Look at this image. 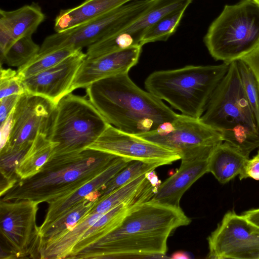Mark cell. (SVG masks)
<instances>
[{"label": "cell", "instance_id": "cell-3", "mask_svg": "<svg viewBox=\"0 0 259 259\" xmlns=\"http://www.w3.org/2000/svg\"><path fill=\"white\" fill-rule=\"evenodd\" d=\"M118 156L86 148L51 158L35 175L19 179L1 200H29L48 203L66 195L106 169Z\"/></svg>", "mask_w": 259, "mask_h": 259}, {"label": "cell", "instance_id": "cell-19", "mask_svg": "<svg viewBox=\"0 0 259 259\" xmlns=\"http://www.w3.org/2000/svg\"><path fill=\"white\" fill-rule=\"evenodd\" d=\"M45 15L35 3L13 11L0 10V27L7 31L14 41L32 36L44 21Z\"/></svg>", "mask_w": 259, "mask_h": 259}, {"label": "cell", "instance_id": "cell-23", "mask_svg": "<svg viewBox=\"0 0 259 259\" xmlns=\"http://www.w3.org/2000/svg\"><path fill=\"white\" fill-rule=\"evenodd\" d=\"M100 197V191H95L68 209L40 233V240L54 239L71 230L89 214Z\"/></svg>", "mask_w": 259, "mask_h": 259}, {"label": "cell", "instance_id": "cell-38", "mask_svg": "<svg viewBox=\"0 0 259 259\" xmlns=\"http://www.w3.org/2000/svg\"><path fill=\"white\" fill-rule=\"evenodd\" d=\"M243 215L250 222L259 227V208L247 210Z\"/></svg>", "mask_w": 259, "mask_h": 259}, {"label": "cell", "instance_id": "cell-20", "mask_svg": "<svg viewBox=\"0 0 259 259\" xmlns=\"http://www.w3.org/2000/svg\"><path fill=\"white\" fill-rule=\"evenodd\" d=\"M104 214L90 212L73 229L52 239L40 240L38 256L41 259L68 258L87 230Z\"/></svg>", "mask_w": 259, "mask_h": 259}, {"label": "cell", "instance_id": "cell-22", "mask_svg": "<svg viewBox=\"0 0 259 259\" xmlns=\"http://www.w3.org/2000/svg\"><path fill=\"white\" fill-rule=\"evenodd\" d=\"M248 159L222 142L215 148L210 156L208 172L211 173L220 183L226 184L241 174Z\"/></svg>", "mask_w": 259, "mask_h": 259}, {"label": "cell", "instance_id": "cell-8", "mask_svg": "<svg viewBox=\"0 0 259 259\" xmlns=\"http://www.w3.org/2000/svg\"><path fill=\"white\" fill-rule=\"evenodd\" d=\"M152 0H134L76 27L47 36L37 55L65 48L82 49L110 33L121 31L139 18Z\"/></svg>", "mask_w": 259, "mask_h": 259}, {"label": "cell", "instance_id": "cell-32", "mask_svg": "<svg viewBox=\"0 0 259 259\" xmlns=\"http://www.w3.org/2000/svg\"><path fill=\"white\" fill-rule=\"evenodd\" d=\"M236 61L244 92L259 130V86L249 67L240 59Z\"/></svg>", "mask_w": 259, "mask_h": 259}, {"label": "cell", "instance_id": "cell-13", "mask_svg": "<svg viewBox=\"0 0 259 259\" xmlns=\"http://www.w3.org/2000/svg\"><path fill=\"white\" fill-rule=\"evenodd\" d=\"M55 106L41 96L26 93L20 96L14 110L10 138L5 147H16L32 142L39 134L48 136Z\"/></svg>", "mask_w": 259, "mask_h": 259}, {"label": "cell", "instance_id": "cell-10", "mask_svg": "<svg viewBox=\"0 0 259 259\" xmlns=\"http://www.w3.org/2000/svg\"><path fill=\"white\" fill-rule=\"evenodd\" d=\"M135 135L175 151L181 158L223 142L220 133L203 123L200 118L182 114L155 130Z\"/></svg>", "mask_w": 259, "mask_h": 259}, {"label": "cell", "instance_id": "cell-26", "mask_svg": "<svg viewBox=\"0 0 259 259\" xmlns=\"http://www.w3.org/2000/svg\"><path fill=\"white\" fill-rule=\"evenodd\" d=\"M147 173L117 188L104 198L98 199L91 212L105 214L120 204L131 200L146 182Z\"/></svg>", "mask_w": 259, "mask_h": 259}, {"label": "cell", "instance_id": "cell-1", "mask_svg": "<svg viewBox=\"0 0 259 259\" xmlns=\"http://www.w3.org/2000/svg\"><path fill=\"white\" fill-rule=\"evenodd\" d=\"M191 220L181 208L151 200L129 208L117 226L74 258H123L164 256L168 238Z\"/></svg>", "mask_w": 259, "mask_h": 259}, {"label": "cell", "instance_id": "cell-4", "mask_svg": "<svg viewBox=\"0 0 259 259\" xmlns=\"http://www.w3.org/2000/svg\"><path fill=\"white\" fill-rule=\"evenodd\" d=\"M200 119L220 133L223 142L248 158L259 147V130L244 92L236 60L230 63Z\"/></svg>", "mask_w": 259, "mask_h": 259}, {"label": "cell", "instance_id": "cell-24", "mask_svg": "<svg viewBox=\"0 0 259 259\" xmlns=\"http://www.w3.org/2000/svg\"><path fill=\"white\" fill-rule=\"evenodd\" d=\"M125 202L114 207L104 214L85 232L79 241L73 247L68 258H74L80 251L97 242L113 229L121 221L127 210L133 206Z\"/></svg>", "mask_w": 259, "mask_h": 259}, {"label": "cell", "instance_id": "cell-18", "mask_svg": "<svg viewBox=\"0 0 259 259\" xmlns=\"http://www.w3.org/2000/svg\"><path fill=\"white\" fill-rule=\"evenodd\" d=\"M134 0H85L80 5L61 10L55 19L54 30L61 32L104 15Z\"/></svg>", "mask_w": 259, "mask_h": 259}, {"label": "cell", "instance_id": "cell-17", "mask_svg": "<svg viewBox=\"0 0 259 259\" xmlns=\"http://www.w3.org/2000/svg\"><path fill=\"white\" fill-rule=\"evenodd\" d=\"M130 161L124 158L117 157L106 169L76 190L48 203L45 219L39 227V234L68 209L87 198L92 193L100 191Z\"/></svg>", "mask_w": 259, "mask_h": 259}, {"label": "cell", "instance_id": "cell-31", "mask_svg": "<svg viewBox=\"0 0 259 259\" xmlns=\"http://www.w3.org/2000/svg\"><path fill=\"white\" fill-rule=\"evenodd\" d=\"M32 142L16 147H5L0 149L1 179L7 180L19 179L16 173V168Z\"/></svg>", "mask_w": 259, "mask_h": 259}, {"label": "cell", "instance_id": "cell-21", "mask_svg": "<svg viewBox=\"0 0 259 259\" xmlns=\"http://www.w3.org/2000/svg\"><path fill=\"white\" fill-rule=\"evenodd\" d=\"M192 1L152 0L149 8L137 20L118 32L106 36L124 34L133 38L136 45H140L141 36L147 29L167 15L187 9Z\"/></svg>", "mask_w": 259, "mask_h": 259}, {"label": "cell", "instance_id": "cell-16", "mask_svg": "<svg viewBox=\"0 0 259 259\" xmlns=\"http://www.w3.org/2000/svg\"><path fill=\"white\" fill-rule=\"evenodd\" d=\"M218 145L197 154L181 157L179 169L161 183L151 200L180 208V200L183 194L197 180L208 172L209 159Z\"/></svg>", "mask_w": 259, "mask_h": 259}, {"label": "cell", "instance_id": "cell-34", "mask_svg": "<svg viewBox=\"0 0 259 259\" xmlns=\"http://www.w3.org/2000/svg\"><path fill=\"white\" fill-rule=\"evenodd\" d=\"M251 178L259 181V150L251 159H248L239 175L240 180Z\"/></svg>", "mask_w": 259, "mask_h": 259}, {"label": "cell", "instance_id": "cell-39", "mask_svg": "<svg viewBox=\"0 0 259 259\" xmlns=\"http://www.w3.org/2000/svg\"><path fill=\"white\" fill-rule=\"evenodd\" d=\"M171 258L173 259H188L190 258V257L188 254L185 252L177 251L175 252L171 255Z\"/></svg>", "mask_w": 259, "mask_h": 259}, {"label": "cell", "instance_id": "cell-30", "mask_svg": "<svg viewBox=\"0 0 259 259\" xmlns=\"http://www.w3.org/2000/svg\"><path fill=\"white\" fill-rule=\"evenodd\" d=\"M40 47L32 39V36H24L15 41L9 47L1 59L3 62L12 67H21L37 55Z\"/></svg>", "mask_w": 259, "mask_h": 259}, {"label": "cell", "instance_id": "cell-29", "mask_svg": "<svg viewBox=\"0 0 259 259\" xmlns=\"http://www.w3.org/2000/svg\"><path fill=\"white\" fill-rule=\"evenodd\" d=\"M186 10L171 13L147 29L141 36L140 45L167 40L176 31Z\"/></svg>", "mask_w": 259, "mask_h": 259}, {"label": "cell", "instance_id": "cell-11", "mask_svg": "<svg viewBox=\"0 0 259 259\" xmlns=\"http://www.w3.org/2000/svg\"><path fill=\"white\" fill-rule=\"evenodd\" d=\"M208 257L259 259V227L229 211L208 237Z\"/></svg>", "mask_w": 259, "mask_h": 259}, {"label": "cell", "instance_id": "cell-12", "mask_svg": "<svg viewBox=\"0 0 259 259\" xmlns=\"http://www.w3.org/2000/svg\"><path fill=\"white\" fill-rule=\"evenodd\" d=\"M88 148L159 166L181 159L177 152L122 131L110 124Z\"/></svg>", "mask_w": 259, "mask_h": 259}, {"label": "cell", "instance_id": "cell-25", "mask_svg": "<svg viewBox=\"0 0 259 259\" xmlns=\"http://www.w3.org/2000/svg\"><path fill=\"white\" fill-rule=\"evenodd\" d=\"M56 146L47 135L39 134L16 168L19 179H25L37 174L51 158Z\"/></svg>", "mask_w": 259, "mask_h": 259}, {"label": "cell", "instance_id": "cell-33", "mask_svg": "<svg viewBox=\"0 0 259 259\" xmlns=\"http://www.w3.org/2000/svg\"><path fill=\"white\" fill-rule=\"evenodd\" d=\"M21 80L17 71L11 68L1 67L0 99L4 97L17 95L21 96L25 93Z\"/></svg>", "mask_w": 259, "mask_h": 259}, {"label": "cell", "instance_id": "cell-15", "mask_svg": "<svg viewBox=\"0 0 259 259\" xmlns=\"http://www.w3.org/2000/svg\"><path fill=\"white\" fill-rule=\"evenodd\" d=\"M142 48V46L136 45L97 58H86L78 69L68 94L79 88H86L101 79L128 73L138 63Z\"/></svg>", "mask_w": 259, "mask_h": 259}, {"label": "cell", "instance_id": "cell-27", "mask_svg": "<svg viewBox=\"0 0 259 259\" xmlns=\"http://www.w3.org/2000/svg\"><path fill=\"white\" fill-rule=\"evenodd\" d=\"M80 50L82 49L65 48L37 55L26 64L18 68V76L21 80L31 77L56 65Z\"/></svg>", "mask_w": 259, "mask_h": 259}, {"label": "cell", "instance_id": "cell-2", "mask_svg": "<svg viewBox=\"0 0 259 259\" xmlns=\"http://www.w3.org/2000/svg\"><path fill=\"white\" fill-rule=\"evenodd\" d=\"M86 93L109 124L133 135L155 130L179 114L162 100L140 88L128 73L95 81L86 88Z\"/></svg>", "mask_w": 259, "mask_h": 259}, {"label": "cell", "instance_id": "cell-5", "mask_svg": "<svg viewBox=\"0 0 259 259\" xmlns=\"http://www.w3.org/2000/svg\"><path fill=\"white\" fill-rule=\"evenodd\" d=\"M230 63L217 65H187L156 71L145 81L146 91L168 102L181 114L200 118Z\"/></svg>", "mask_w": 259, "mask_h": 259}, {"label": "cell", "instance_id": "cell-9", "mask_svg": "<svg viewBox=\"0 0 259 259\" xmlns=\"http://www.w3.org/2000/svg\"><path fill=\"white\" fill-rule=\"evenodd\" d=\"M38 204L29 200H1V234L11 258H38L40 236L36 223Z\"/></svg>", "mask_w": 259, "mask_h": 259}, {"label": "cell", "instance_id": "cell-28", "mask_svg": "<svg viewBox=\"0 0 259 259\" xmlns=\"http://www.w3.org/2000/svg\"><path fill=\"white\" fill-rule=\"evenodd\" d=\"M159 166L158 164L155 163L141 160H130L102 188L100 191V197L99 199L104 198L117 188L140 176L154 170Z\"/></svg>", "mask_w": 259, "mask_h": 259}, {"label": "cell", "instance_id": "cell-6", "mask_svg": "<svg viewBox=\"0 0 259 259\" xmlns=\"http://www.w3.org/2000/svg\"><path fill=\"white\" fill-rule=\"evenodd\" d=\"M203 41L215 60L230 63L239 59L259 45V5L253 0L226 5Z\"/></svg>", "mask_w": 259, "mask_h": 259}, {"label": "cell", "instance_id": "cell-36", "mask_svg": "<svg viewBox=\"0 0 259 259\" xmlns=\"http://www.w3.org/2000/svg\"><path fill=\"white\" fill-rule=\"evenodd\" d=\"M20 97L14 95L0 99V123H2L14 110Z\"/></svg>", "mask_w": 259, "mask_h": 259}, {"label": "cell", "instance_id": "cell-35", "mask_svg": "<svg viewBox=\"0 0 259 259\" xmlns=\"http://www.w3.org/2000/svg\"><path fill=\"white\" fill-rule=\"evenodd\" d=\"M240 59L251 69L259 86V45Z\"/></svg>", "mask_w": 259, "mask_h": 259}, {"label": "cell", "instance_id": "cell-7", "mask_svg": "<svg viewBox=\"0 0 259 259\" xmlns=\"http://www.w3.org/2000/svg\"><path fill=\"white\" fill-rule=\"evenodd\" d=\"M109 124L87 97L66 95L55 106L47 136L57 144L51 158L88 148Z\"/></svg>", "mask_w": 259, "mask_h": 259}, {"label": "cell", "instance_id": "cell-37", "mask_svg": "<svg viewBox=\"0 0 259 259\" xmlns=\"http://www.w3.org/2000/svg\"><path fill=\"white\" fill-rule=\"evenodd\" d=\"M14 110L6 120L1 124L0 149L4 147L9 141L13 124Z\"/></svg>", "mask_w": 259, "mask_h": 259}, {"label": "cell", "instance_id": "cell-14", "mask_svg": "<svg viewBox=\"0 0 259 259\" xmlns=\"http://www.w3.org/2000/svg\"><path fill=\"white\" fill-rule=\"evenodd\" d=\"M86 58V54L80 50L56 65L21 80L26 93L45 98L56 105L68 94L76 73Z\"/></svg>", "mask_w": 259, "mask_h": 259}, {"label": "cell", "instance_id": "cell-40", "mask_svg": "<svg viewBox=\"0 0 259 259\" xmlns=\"http://www.w3.org/2000/svg\"><path fill=\"white\" fill-rule=\"evenodd\" d=\"M254 1L257 5H259V0H253Z\"/></svg>", "mask_w": 259, "mask_h": 259}]
</instances>
